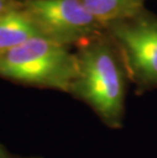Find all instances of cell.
Segmentation results:
<instances>
[{"mask_svg":"<svg viewBox=\"0 0 157 158\" xmlns=\"http://www.w3.org/2000/svg\"><path fill=\"white\" fill-rule=\"evenodd\" d=\"M21 6L19 0H0V15Z\"/></svg>","mask_w":157,"mask_h":158,"instance_id":"52a82bcc","label":"cell"},{"mask_svg":"<svg viewBox=\"0 0 157 158\" xmlns=\"http://www.w3.org/2000/svg\"><path fill=\"white\" fill-rule=\"evenodd\" d=\"M106 33L118 47L137 93L157 88V15L147 8L110 23Z\"/></svg>","mask_w":157,"mask_h":158,"instance_id":"3957f363","label":"cell"},{"mask_svg":"<svg viewBox=\"0 0 157 158\" xmlns=\"http://www.w3.org/2000/svg\"><path fill=\"white\" fill-rule=\"evenodd\" d=\"M78 73L69 94L111 129L122 126L129 79L118 47L105 32L76 48Z\"/></svg>","mask_w":157,"mask_h":158,"instance_id":"6da1fadb","label":"cell"},{"mask_svg":"<svg viewBox=\"0 0 157 158\" xmlns=\"http://www.w3.org/2000/svg\"><path fill=\"white\" fill-rule=\"evenodd\" d=\"M38 37L43 36L22 5L0 15V53Z\"/></svg>","mask_w":157,"mask_h":158,"instance_id":"5b68a950","label":"cell"},{"mask_svg":"<svg viewBox=\"0 0 157 158\" xmlns=\"http://www.w3.org/2000/svg\"><path fill=\"white\" fill-rule=\"evenodd\" d=\"M81 2L104 28L132 18L146 8L145 0H81Z\"/></svg>","mask_w":157,"mask_h":158,"instance_id":"8992f818","label":"cell"},{"mask_svg":"<svg viewBox=\"0 0 157 158\" xmlns=\"http://www.w3.org/2000/svg\"><path fill=\"white\" fill-rule=\"evenodd\" d=\"M76 73L75 51L43 37L0 53V78L23 86L69 94Z\"/></svg>","mask_w":157,"mask_h":158,"instance_id":"7a4b0ae2","label":"cell"},{"mask_svg":"<svg viewBox=\"0 0 157 158\" xmlns=\"http://www.w3.org/2000/svg\"><path fill=\"white\" fill-rule=\"evenodd\" d=\"M0 158H43L41 156H22L10 152L3 144L0 143Z\"/></svg>","mask_w":157,"mask_h":158,"instance_id":"ba28073f","label":"cell"},{"mask_svg":"<svg viewBox=\"0 0 157 158\" xmlns=\"http://www.w3.org/2000/svg\"><path fill=\"white\" fill-rule=\"evenodd\" d=\"M19 1L42 36L60 45L76 48L105 32L81 0Z\"/></svg>","mask_w":157,"mask_h":158,"instance_id":"277c9868","label":"cell"}]
</instances>
